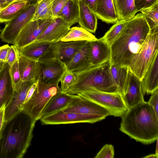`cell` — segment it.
<instances>
[{"instance_id": "6da1fadb", "label": "cell", "mask_w": 158, "mask_h": 158, "mask_svg": "<svg viewBox=\"0 0 158 158\" xmlns=\"http://www.w3.org/2000/svg\"><path fill=\"white\" fill-rule=\"evenodd\" d=\"M150 31L142 13L128 20L119 35L110 46V65L128 67L141 50Z\"/></svg>"}, {"instance_id": "7a4b0ae2", "label": "cell", "mask_w": 158, "mask_h": 158, "mask_svg": "<svg viewBox=\"0 0 158 158\" xmlns=\"http://www.w3.org/2000/svg\"><path fill=\"white\" fill-rule=\"evenodd\" d=\"M37 121L23 111L5 122L0 139V158H22L30 146Z\"/></svg>"}, {"instance_id": "3957f363", "label": "cell", "mask_w": 158, "mask_h": 158, "mask_svg": "<svg viewBox=\"0 0 158 158\" xmlns=\"http://www.w3.org/2000/svg\"><path fill=\"white\" fill-rule=\"evenodd\" d=\"M121 118L119 130L131 138L145 144L158 139V116L147 102L128 109Z\"/></svg>"}, {"instance_id": "277c9868", "label": "cell", "mask_w": 158, "mask_h": 158, "mask_svg": "<svg viewBox=\"0 0 158 158\" xmlns=\"http://www.w3.org/2000/svg\"><path fill=\"white\" fill-rule=\"evenodd\" d=\"M110 66L108 61L100 65H91L85 69L73 72L76 77V81L65 93L76 95L85 91L94 89L120 93L112 78Z\"/></svg>"}, {"instance_id": "5b68a950", "label": "cell", "mask_w": 158, "mask_h": 158, "mask_svg": "<svg viewBox=\"0 0 158 158\" xmlns=\"http://www.w3.org/2000/svg\"><path fill=\"white\" fill-rule=\"evenodd\" d=\"M35 89L30 99L24 103L23 111L37 121L42 117L43 110L53 96L62 92L59 83H46L37 80Z\"/></svg>"}, {"instance_id": "8992f818", "label": "cell", "mask_w": 158, "mask_h": 158, "mask_svg": "<svg viewBox=\"0 0 158 158\" xmlns=\"http://www.w3.org/2000/svg\"><path fill=\"white\" fill-rule=\"evenodd\" d=\"M158 27L150 32L140 51L131 60L129 69L142 81L158 50Z\"/></svg>"}, {"instance_id": "52a82bcc", "label": "cell", "mask_w": 158, "mask_h": 158, "mask_svg": "<svg viewBox=\"0 0 158 158\" xmlns=\"http://www.w3.org/2000/svg\"><path fill=\"white\" fill-rule=\"evenodd\" d=\"M77 95L104 108L109 112L110 115L122 117L128 109L123 95L120 93L91 89Z\"/></svg>"}, {"instance_id": "ba28073f", "label": "cell", "mask_w": 158, "mask_h": 158, "mask_svg": "<svg viewBox=\"0 0 158 158\" xmlns=\"http://www.w3.org/2000/svg\"><path fill=\"white\" fill-rule=\"evenodd\" d=\"M37 5V1L29 3L19 14L6 23L0 34V38L2 41L15 44L21 31L31 20Z\"/></svg>"}, {"instance_id": "9c48e42d", "label": "cell", "mask_w": 158, "mask_h": 158, "mask_svg": "<svg viewBox=\"0 0 158 158\" xmlns=\"http://www.w3.org/2000/svg\"><path fill=\"white\" fill-rule=\"evenodd\" d=\"M88 41H64L60 40L52 42L47 51L39 61L56 60L65 66Z\"/></svg>"}, {"instance_id": "30bf717a", "label": "cell", "mask_w": 158, "mask_h": 158, "mask_svg": "<svg viewBox=\"0 0 158 158\" xmlns=\"http://www.w3.org/2000/svg\"><path fill=\"white\" fill-rule=\"evenodd\" d=\"M70 95L71 99L69 103L61 110L63 112L94 115L103 119L110 115L107 110L94 102L77 94Z\"/></svg>"}, {"instance_id": "8fae6325", "label": "cell", "mask_w": 158, "mask_h": 158, "mask_svg": "<svg viewBox=\"0 0 158 158\" xmlns=\"http://www.w3.org/2000/svg\"><path fill=\"white\" fill-rule=\"evenodd\" d=\"M43 125H54L87 123H94L103 120L97 116L79 113L64 112L61 110L42 117L40 119Z\"/></svg>"}, {"instance_id": "7c38bea8", "label": "cell", "mask_w": 158, "mask_h": 158, "mask_svg": "<svg viewBox=\"0 0 158 158\" xmlns=\"http://www.w3.org/2000/svg\"><path fill=\"white\" fill-rule=\"evenodd\" d=\"M53 19L30 21L19 34L15 45L18 48H20L35 41Z\"/></svg>"}, {"instance_id": "4fadbf2b", "label": "cell", "mask_w": 158, "mask_h": 158, "mask_svg": "<svg viewBox=\"0 0 158 158\" xmlns=\"http://www.w3.org/2000/svg\"><path fill=\"white\" fill-rule=\"evenodd\" d=\"M36 81L35 79H33L29 81H22L19 88L14 90L10 101L5 107L4 122L8 121L23 111L27 92Z\"/></svg>"}, {"instance_id": "5bb4252c", "label": "cell", "mask_w": 158, "mask_h": 158, "mask_svg": "<svg viewBox=\"0 0 158 158\" xmlns=\"http://www.w3.org/2000/svg\"><path fill=\"white\" fill-rule=\"evenodd\" d=\"M39 62L40 72L38 79L46 83H59L60 82L66 70L64 65L56 60Z\"/></svg>"}, {"instance_id": "9a60e30c", "label": "cell", "mask_w": 158, "mask_h": 158, "mask_svg": "<svg viewBox=\"0 0 158 158\" xmlns=\"http://www.w3.org/2000/svg\"><path fill=\"white\" fill-rule=\"evenodd\" d=\"M123 96L128 109L144 101L141 81L129 69L124 94Z\"/></svg>"}, {"instance_id": "2e32d148", "label": "cell", "mask_w": 158, "mask_h": 158, "mask_svg": "<svg viewBox=\"0 0 158 158\" xmlns=\"http://www.w3.org/2000/svg\"><path fill=\"white\" fill-rule=\"evenodd\" d=\"M71 27L61 18H54L35 41L53 42L59 41L67 34Z\"/></svg>"}, {"instance_id": "e0dca14e", "label": "cell", "mask_w": 158, "mask_h": 158, "mask_svg": "<svg viewBox=\"0 0 158 158\" xmlns=\"http://www.w3.org/2000/svg\"><path fill=\"white\" fill-rule=\"evenodd\" d=\"M110 47L102 38L90 41V61L91 65L96 66L109 61Z\"/></svg>"}, {"instance_id": "ac0fdd59", "label": "cell", "mask_w": 158, "mask_h": 158, "mask_svg": "<svg viewBox=\"0 0 158 158\" xmlns=\"http://www.w3.org/2000/svg\"><path fill=\"white\" fill-rule=\"evenodd\" d=\"M10 68L5 62L0 71V109L8 104L14 91Z\"/></svg>"}, {"instance_id": "d6986e66", "label": "cell", "mask_w": 158, "mask_h": 158, "mask_svg": "<svg viewBox=\"0 0 158 158\" xmlns=\"http://www.w3.org/2000/svg\"><path fill=\"white\" fill-rule=\"evenodd\" d=\"M158 50L141 81L144 95L151 94L158 89Z\"/></svg>"}, {"instance_id": "ffe728a7", "label": "cell", "mask_w": 158, "mask_h": 158, "mask_svg": "<svg viewBox=\"0 0 158 158\" xmlns=\"http://www.w3.org/2000/svg\"><path fill=\"white\" fill-rule=\"evenodd\" d=\"M90 41L87 42L76 54L66 65V70L74 72L85 69L90 66L89 52Z\"/></svg>"}, {"instance_id": "44dd1931", "label": "cell", "mask_w": 158, "mask_h": 158, "mask_svg": "<svg viewBox=\"0 0 158 158\" xmlns=\"http://www.w3.org/2000/svg\"><path fill=\"white\" fill-rule=\"evenodd\" d=\"M78 0L79 15L78 23L81 27L90 33H95L97 28V17L94 12L82 1Z\"/></svg>"}, {"instance_id": "7402d4cb", "label": "cell", "mask_w": 158, "mask_h": 158, "mask_svg": "<svg viewBox=\"0 0 158 158\" xmlns=\"http://www.w3.org/2000/svg\"><path fill=\"white\" fill-rule=\"evenodd\" d=\"M51 43L46 41H34L21 48H18L19 55L38 61L47 51Z\"/></svg>"}, {"instance_id": "603a6c76", "label": "cell", "mask_w": 158, "mask_h": 158, "mask_svg": "<svg viewBox=\"0 0 158 158\" xmlns=\"http://www.w3.org/2000/svg\"><path fill=\"white\" fill-rule=\"evenodd\" d=\"M94 13L98 19L107 23H115L119 20L112 0H98Z\"/></svg>"}, {"instance_id": "cb8c5ba5", "label": "cell", "mask_w": 158, "mask_h": 158, "mask_svg": "<svg viewBox=\"0 0 158 158\" xmlns=\"http://www.w3.org/2000/svg\"><path fill=\"white\" fill-rule=\"evenodd\" d=\"M19 67L21 80L29 81L33 79L37 80L39 75V63L23 56L18 59Z\"/></svg>"}, {"instance_id": "d4e9b609", "label": "cell", "mask_w": 158, "mask_h": 158, "mask_svg": "<svg viewBox=\"0 0 158 158\" xmlns=\"http://www.w3.org/2000/svg\"><path fill=\"white\" fill-rule=\"evenodd\" d=\"M70 99V94L63 92L57 93L51 98L45 106L42 112V117L65 108L69 103Z\"/></svg>"}, {"instance_id": "484cf974", "label": "cell", "mask_w": 158, "mask_h": 158, "mask_svg": "<svg viewBox=\"0 0 158 158\" xmlns=\"http://www.w3.org/2000/svg\"><path fill=\"white\" fill-rule=\"evenodd\" d=\"M112 2L119 20H129L137 12L134 0H113Z\"/></svg>"}, {"instance_id": "4316f807", "label": "cell", "mask_w": 158, "mask_h": 158, "mask_svg": "<svg viewBox=\"0 0 158 158\" xmlns=\"http://www.w3.org/2000/svg\"><path fill=\"white\" fill-rule=\"evenodd\" d=\"M110 71L112 80L119 93L124 95L127 84L129 69L126 66L110 65Z\"/></svg>"}, {"instance_id": "83f0119b", "label": "cell", "mask_w": 158, "mask_h": 158, "mask_svg": "<svg viewBox=\"0 0 158 158\" xmlns=\"http://www.w3.org/2000/svg\"><path fill=\"white\" fill-rule=\"evenodd\" d=\"M79 8L78 0H68L58 16L71 26L78 21Z\"/></svg>"}, {"instance_id": "f1b7e54d", "label": "cell", "mask_w": 158, "mask_h": 158, "mask_svg": "<svg viewBox=\"0 0 158 158\" xmlns=\"http://www.w3.org/2000/svg\"><path fill=\"white\" fill-rule=\"evenodd\" d=\"M30 2L16 1L11 3L0 13V23L7 22L19 14Z\"/></svg>"}, {"instance_id": "f546056e", "label": "cell", "mask_w": 158, "mask_h": 158, "mask_svg": "<svg viewBox=\"0 0 158 158\" xmlns=\"http://www.w3.org/2000/svg\"><path fill=\"white\" fill-rule=\"evenodd\" d=\"M97 39L96 37L91 33L83 28L74 27L70 28L67 34L60 40L64 41H91Z\"/></svg>"}, {"instance_id": "4dcf8cb0", "label": "cell", "mask_w": 158, "mask_h": 158, "mask_svg": "<svg viewBox=\"0 0 158 158\" xmlns=\"http://www.w3.org/2000/svg\"><path fill=\"white\" fill-rule=\"evenodd\" d=\"M54 0H37V5L31 21L53 18L52 7Z\"/></svg>"}, {"instance_id": "1f68e13d", "label": "cell", "mask_w": 158, "mask_h": 158, "mask_svg": "<svg viewBox=\"0 0 158 158\" xmlns=\"http://www.w3.org/2000/svg\"><path fill=\"white\" fill-rule=\"evenodd\" d=\"M140 11L144 15L150 30L158 27V2Z\"/></svg>"}, {"instance_id": "d6a6232c", "label": "cell", "mask_w": 158, "mask_h": 158, "mask_svg": "<svg viewBox=\"0 0 158 158\" xmlns=\"http://www.w3.org/2000/svg\"><path fill=\"white\" fill-rule=\"evenodd\" d=\"M128 20H119L113 25L101 38L110 46L119 35Z\"/></svg>"}, {"instance_id": "836d02e7", "label": "cell", "mask_w": 158, "mask_h": 158, "mask_svg": "<svg viewBox=\"0 0 158 158\" xmlns=\"http://www.w3.org/2000/svg\"><path fill=\"white\" fill-rule=\"evenodd\" d=\"M76 80V77L73 72L66 70L60 81L61 91L65 93L73 85Z\"/></svg>"}, {"instance_id": "e575fe53", "label": "cell", "mask_w": 158, "mask_h": 158, "mask_svg": "<svg viewBox=\"0 0 158 158\" xmlns=\"http://www.w3.org/2000/svg\"><path fill=\"white\" fill-rule=\"evenodd\" d=\"M10 71L14 90L18 89L22 82L19 69L18 60L10 66Z\"/></svg>"}, {"instance_id": "d590c367", "label": "cell", "mask_w": 158, "mask_h": 158, "mask_svg": "<svg viewBox=\"0 0 158 158\" xmlns=\"http://www.w3.org/2000/svg\"><path fill=\"white\" fill-rule=\"evenodd\" d=\"M114 155V146L110 144H106L102 148L95 158H113Z\"/></svg>"}, {"instance_id": "8d00e7d4", "label": "cell", "mask_w": 158, "mask_h": 158, "mask_svg": "<svg viewBox=\"0 0 158 158\" xmlns=\"http://www.w3.org/2000/svg\"><path fill=\"white\" fill-rule=\"evenodd\" d=\"M19 55L18 49L15 45L10 46L6 62L10 66L18 60Z\"/></svg>"}, {"instance_id": "74e56055", "label": "cell", "mask_w": 158, "mask_h": 158, "mask_svg": "<svg viewBox=\"0 0 158 158\" xmlns=\"http://www.w3.org/2000/svg\"><path fill=\"white\" fill-rule=\"evenodd\" d=\"M68 0H54L53 2L52 11L53 18L58 17Z\"/></svg>"}, {"instance_id": "f35d334b", "label": "cell", "mask_w": 158, "mask_h": 158, "mask_svg": "<svg viewBox=\"0 0 158 158\" xmlns=\"http://www.w3.org/2000/svg\"><path fill=\"white\" fill-rule=\"evenodd\" d=\"M137 12L142 9L150 6L157 2L158 0H134Z\"/></svg>"}, {"instance_id": "ab89813d", "label": "cell", "mask_w": 158, "mask_h": 158, "mask_svg": "<svg viewBox=\"0 0 158 158\" xmlns=\"http://www.w3.org/2000/svg\"><path fill=\"white\" fill-rule=\"evenodd\" d=\"M148 102L153 109L156 115L158 116V89L153 92Z\"/></svg>"}, {"instance_id": "60d3db41", "label": "cell", "mask_w": 158, "mask_h": 158, "mask_svg": "<svg viewBox=\"0 0 158 158\" xmlns=\"http://www.w3.org/2000/svg\"><path fill=\"white\" fill-rule=\"evenodd\" d=\"M10 46L8 44L0 47V61L6 62Z\"/></svg>"}, {"instance_id": "b9f144b4", "label": "cell", "mask_w": 158, "mask_h": 158, "mask_svg": "<svg viewBox=\"0 0 158 158\" xmlns=\"http://www.w3.org/2000/svg\"><path fill=\"white\" fill-rule=\"evenodd\" d=\"M5 106L0 109V139L3 131L4 123V111Z\"/></svg>"}, {"instance_id": "7bdbcfd3", "label": "cell", "mask_w": 158, "mask_h": 158, "mask_svg": "<svg viewBox=\"0 0 158 158\" xmlns=\"http://www.w3.org/2000/svg\"><path fill=\"white\" fill-rule=\"evenodd\" d=\"M94 12L95 11L98 0H81Z\"/></svg>"}, {"instance_id": "ee69618b", "label": "cell", "mask_w": 158, "mask_h": 158, "mask_svg": "<svg viewBox=\"0 0 158 158\" xmlns=\"http://www.w3.org/2000/svg\"><path fill=\"white\" fill-rule=\"evenodd\" d=\"M37 80L33 83L28 90L27 95L24 103L27 102L32 95L37 86Z\"/></svg>"}, {"instance_id": "f6af8a7d", "label": "cell", "mask_w": 158, "mask_h": 158, "mask_svg": "<svg viewBox=\"0 0 158 158\" xmlns=\"http://www.w3.org/2000/svg\"><path fill=\"white\" fill-rule=\"evenodd\" d=\"M15 2H9L4 0H0V8H4Z\"/></svg>"}, {"instance_id": "bcb514c9", "label": "cell", "mask_w": 158, "mask_h": 158, "mask_svg": "<svg viewBox=\"0 0 158 158\" xmlns=\"http://www.w3.org/2000/svg\"><path fill=\"white\" fill-rule=\"evenodd\" d=\"M9 2H13L16 1H27L30 3H32L36 2L37 0H4Z\"/></svg>"}, {"instance_id": "7dc6e473", "label": "cell", "mask_w": 158, "mask_h": 158, "mask_svg": "<svg viewBox=\"0 0 158 158\" xmlns=\"http://www.w3.org/2000/svg\"><path fill=\"white\" fill-rule=\"evenodd\" d=\"M158 156V155H157L156 154H150L149 155H147L146 156H145V157H143V158H157Z\"/></svg>"}, {"instance_id": "c3c4849f", "label": "cell", "mask_w": 158, "mask_h": 158, "mask_svg": "<svg viewBox=\"0 0 158 158\" xmlns=\"http://www.w3.org/2000/svg\"><path fill=\"white\" fill-rule=\"evenodd\" d=\"M156 151H155V153L156 154L158 155V139L156 140Z\"/></svg>"}, {"instance_id": "681fc988", "label": "cell", "mask_w": 158, "mask_h": 158, "mask_svg": "<svg viewBox=\"0 0 158 158\" xmlns=\"http://www.w3.org/2000/svg\"><path fill=\"white\" fill-rule=\"evenodd\" d=\"M4 63V62L0 61V71L3 66Z\"/></svg>"}, {"instance_id": "f907efd6", "label": "cell", "mask_w": 158, "mask_h": 158, "mask_svg": "<svg viewBox=\"0 0 158 158\" xmlns=\"http://www.w3.org/2000/svg\"><path fill=\"white\" fill-rule=\"evenodd\" d=\"M7 7V6H6ZM6 7L4 8H0V13H1V12L4 9H5Z\"/></svg>"}, {"instance_id": "816d5d0a", "label": "cell", "mask_w": 158, "mask_h": 158, "mask_svg": "<svg viewBox=\"0 0 158 158\" xmlns=\"http://www.w3.org/2000/svg\"><path fill=\"white\" fill-rule=\"evenodd\" d=\"M0 29H1V28H0V31H1Z\"/></svg>"}, {"instance_id": "f5cc1de1", "label": "cell", "mask_w": 158, "mask_h": 158, "mask_svg": "<svg viewBox=\"0 0 158 158\" xmlns=\"http://www.w3.org/2000/svg\"></svg>"}]
</instances>
